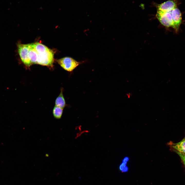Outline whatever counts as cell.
Segmentation results:
<instances>
[{
    "mask_svg": "<svg viewBox=\"0 0 185 185\" xmlns=\"http://www.w3.org/2000/svg\"><path fill=\"white\" fill-rule=\"evenodd\" d=\"M37 54V64L52 67L54 61L53 51L39 42L33 43Z\"/></svg>",
    "mask_w": 185,
    "mask_h": 185,
    "instance_id": "1",
    "label": "cell"
},
{
    "mask_svg": "<svg viewBox=\"0 0 185 185\" xmlns=\"http://www.w3.org/2000/svg\"><path fill=\"white\" fill-rule=\"evenodd\" d=\"M57 61L63 69L69 72L73 71L78 66L84 62L78 61L69 57L61 58L58 60Z\"/></svg>",
    "mask_w": 185,
    "mask_h": 185,
    "instance_id": "2",
    "label": "cell"
},
{
    "mask_svg": "<svg viewBox=\"0 0 185 185\" xmlns=\"http://www.w3.org/2000/svg\"><path fill=\"white\" fill-rule=\"evenodd\" d=\"M18 50L21 60L25 66L29 67L32 65L28 57L29 44L18 43Z\"/></svg>",
    "mask_w": 185,
    "mask_h": 185,
    "instance_id": "3",
    "label": "cell"
},
{
    "mask_svg": "<svg viewBox=\"0 0 185 185\" xmlns=\"http://www.w3.org/2000/svg\"><path fill=\"white\" fill-rule=\"evenodd\" d=\"M171 12H163L157 11L156 16L161 24L166 27H172L173 22Z\"/></svg>",
    "mask_w": 185,
    "mask_h": 185,
    "instance_id": "4",
    "label": "cell"
},
{
    "mask_svg": "<svg viewBox=\"0 0 185 185\" xmlns=\"http://www.w3.org/2000/svg\"><path fill=\"white\" fill-rule=\"evenodd\" d=\"M171 13L173 22L172 27L177 32L181 23V13L180 10L176 7L171 11Z\"/></svg>",
    "mask_w": 185,
    "mask_h": 185,
    "instance_id": "5",
    "label": "cell"
},
{
    "mask_svg": "<svg viewBox=\"0 0 185 185\" xmlns=\"http://www.w3.org/2000/svg\"><path fill=\"white\" fill-rule=\"evenodd\" d=\"M176 7L175 3L173 1L169 0L159 5L157 7V11L170 12Z\"/></svg>",
    "mask_w": 185,
    "mask_h": 185,
    "instance_id": "6",
    "label": "cell"
},
{
    "mask_svg": "<svg viewBox=\"0 0 185 185\" xmlns=\"http://www.w3.org/2000/svg\"><path fill=\"white\" fill-rule=\"evenodd\" d=\"M167 144L173 150L185 154V137L179 142L174 143L170 141Z\"/></svg>",
    "mask_w": 185,
    "mask_h": 185,
    "instance_id": "7",
    "label": "cell"
},
{
    "mask_svg": "<svg viewBox=\"0 0 185 185\" xmlns=\"http://www.w3.org/2000/svg\"><path fill=\"white\" fill-rule=\"evenodd\" d=\"M63 92V88H61L60 93L55 100V106L63 109L65 107L66 104Z\"/></svg>",
    "mask_w": 185,
    "mask_h": 185,
    "instance_id": "8",
    "label": "cell"
},
{
    "mask_svg": "<svg viewBox=\"0 0 185 185\" xmlns=\"http://www.w3.org/2000/svg\"><path fill=\"white\" fill-rule=\"evenodd\" d=\"M63 109L59 107L55 106L52 111L54 117L56 119H60L62 116Z\"/></svg>",
    "mask_w": 185,
    "mask_h": 185,
    "instance_id": "9",
    "label": "cell"
},
{
    "mask_svg": "<svg viewBox=\"0 0 185 185\" xmlns=\"http://www.w3.org/2000/svg\"><path fill=\"white\" fill-rule=\"evenodd\" d=\"M129 160V158L127 156L125 157L123 160L122 163L119 166V170L122 172H125L128 171V168L126 166V164Z\"/></svg>",
    "mask_w": 185,
    "mask_h": 185,
    "instance_id": "10",
    "label": "cell"
},
{
    "mask_svg": "<svg viewBox=\"0 0 185 185\" xmlns=\"http://www.w3.org/2000/svg\"><path fill=\"white\" fill-rule=\"evenodd\" d=\"M174 151L178 154L180 158L182 161L185 165V154L183 153L179 152L175 150H173Z\"/></svg>",
    "mask_w": 185,
    "mask_h": 185,
    "instance_id": "11",
    "label": "cell"
},
{
    "mask_svg": "<svg viewBox=\"0 0 185 185\" xmlns=\"http://www.w3.org/2000/svg\"><path fill=\"white\" fill-rule=\"evenodd\" d=\"M126 95L127 98H129L131 96V94L130 93H128L126 94Z\"/></svg>",
    "mask_w": 185,
    "mask_h": 185,
    "instance_id": "12",
    "label": "cell"
}]
</instances>
